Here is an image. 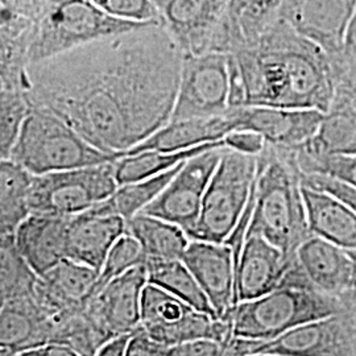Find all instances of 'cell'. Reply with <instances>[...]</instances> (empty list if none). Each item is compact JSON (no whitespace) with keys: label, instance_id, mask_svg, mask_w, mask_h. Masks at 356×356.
<instances>
[{"label":"cell","instance_id":"c3c4849f","mask_svg":"<svg viewBox=\"0 0 356 356\" xmlns=\"http://www.w3.org/2000/svg\"><path fill=\"white\" fill-rule=\"evenodd\" d=\"M251 356H276V355H251Z\"/></svg>","mask_w":356,"mask_h":356},{"label":"cell","instance_id":"5b68a950","mask_svg":"<svg viewBox=\"0 0 356 356\" xmlns=\"http://www.w3.org/2000/svg\"><path fill=\"white\" fill-rule=\"evenodd\" d=\"M10 159L35 176L116 160L113 154L91 145L63 119L44 108H32L26 116Z\"/></svg>","mask_w":356,"mask_h":356},{"label":"cell","instance_id":"d6a6232c","mask_svg":"<svg viewBox=\"0 0 356 356\" xmlns=\"http://www.w3.org/2000/svg\"><path fill=\"white\" fill-rule=\"evenodd\" d=\"M301 148L322 154H356L355 116L338 111L325 114L316 135Z\"/></svg>","mask_w":356,"mask_h":356},{"label":"cell","instance_id":"b9f144b4","mask_svg":"<svg viewBox=\"0 0 356 356\" xmlns=\"http://www.w3.org/2000/svg\"><path fill=\"white\" fill-rule=\"evenodd\" d=\"M168 347L156 342L143 329L135 331L127 344L126 356H166Z\"/></svg>","mask_w":356,"mask_h":356},{"label":"cell","instance_id":"bcb514c9","mask_svg":"<svg viewBox=\"0 0 356 356\" xmlns=\"http://www.w3.org/2000/svg\"><path fill=\"white\" fill-rule=\"evenodd\" d=\"M348 254L353 259V279L350 282L348 291L346 292L342 298V304L346 310H353V309H356V250L348 251Z\"/></svg>","mask_w":356,"mask_h":356},{"label":"cell","instance_id":"277c9868","mask_svg":"<svg viewBox=\"0 0 356 356\" xmlns=\"http://www.w3.org/2000/svg\"><path fill=\"white\" fill-rule=\"evenodd\" d=\"M342 312H346L342 302L318 291L296 257L277 289L236 304L227 321L235 338L268 342L298 326Z\"/></svg>","mask_w":356,"mask_h":356},{"label":"cell","instance_id":"1f68e13d","mask_svg":"<svg viewBox=\"0 0 356 356\" xmlns=\"http://www.w3.org/2000/svg\"><path fill=\"white\" fill-rule=\"evenodd\" d=\"M38 277L20 254L15 244V234L0 235V305L32 297Z\"/></svg>","mask_w":356,"mask_h":356},{"label":"cell","instance_id":"8fae6325","mask_svg":"<svg viewBox=\"0 0 356 356\" xmlns=\"http://www.w3.org/2000/svg\"><path fill=\"white\" fill-rule=\"evenodd\" d=\"M225 148H211L185 161L165 189L141 213L175 223L191 236L198 223L207 186Z\"/></svg>","mask_w":356,"mask_h":356},{"label":"cell","instance_id":"ba28073f","mask_svg":"<svg viewBox=\"0 0 356 356\" xmlns=\"http://www.w3.org/2000/svg\"><path fill=\"white\" fill-rule=\"evenodd\" d=\"M115 161L33 176L31 211L74 216L106 201L119 186L114 175Z\"/></svg>","mask_w":356,"mask_h":356},{"label":"cell","instance_id":"d590c367","mask_svg":"<svg viewBox=\"0 0 356 356\" xmlns=\"http://www.w3.org/2000/svg\"><path fill=\"white\" fill-rule=\"evenodd\" d=\"M145 263L147 256L141 248L140 243L128 232L124 234L115 243L104 260V264L99 272L98 291L110 281L124 275L134 268L145 266Z\"/></svg>","mask_w":356,"mask_h":356},{"label":"cell","instance_id":"5bb4252c","mask_svg":"<svg viewBox=\"0 0 356 356\" xmlns=\"http://www.w3.org/2000/svg\"><path fill=\"white\" fill-rule=\"evenodd\" d=\"M147 284V268L141 266L110 281L91 297L86 310L108 341L140 329L143 293Z\"/></svg>","mask_w":356,"mask_h":356},{"label":"cell","instance_id":"83f0119b","mask_svg":"<svg viewBox=\"0 0 356 356\" xmlns=\"http://www.w3.org/2000/svg\"><path fill=\"white\" fill-rule=\"evenodd\" d=\"M33 176L11 159L0 160V235L15 234L32 214L29 195Z\"/></svg>","mask_w":356,"mask_h":356},{"label":"cell","instance_id":"2e32d148","mask_svg":"<svg viewBox=\"0 0 356 356\" xmlns=\"http://www.w3.org/2000/svg\"><path fill=\"white\" fill-rule=\"evenodd\" d=\"M232 132L252 131L267 144L280 148H298L318 131L325 114L317 110H292L261 106L229 107L226 111Z\"/></svg>","mask_w":356,"mask_h":356},{"label":"cell","instance_id":"30bf717a","mask_svg":"<svg viewBox=\"0 0 356 356\" xmlns=\"http://www.w3.org/2000/svg\"><path fill=\"white\" fill-rule=\"evenodd\" d=\"M229 54L184 56L177 99L170 122L214 118L229 108Z\"/></svg>","mask_w":356,"mask_h":356},{"label":"cell","instance_id":"f35d334b","mask_svg":"<svg viewBox=\"0 0 356 356\" xmlns=\"http://www.w3.org/2000/svg\"><path fill=\"white\" fill-rule=\"evenodd\" d=\"M57 1L58 0H0V11L13 13L38 23Z\"/></svg>","mask_w":356,"mask_h":356},{"label":"cell","instance_id":"ac0fdd59","mask_svg":"<svg viewBox=\"0 0 356 356\" xmlns=\"http://www.w3.org/2000/svg\"><path fill=\"white\" fill-rule=\"evenodd\" d=\"M294 260L263 236L247 235L236 267V304L277 289Z\"/></svg>","mask_w":356,"mask_h":356},{"label":"cell","instance_id":"f6af8a7d","mask_svg":"<svg viewBox=\"0 0 356 356\" xmlns=\"http://www.w3.org/2000/svg\"><path fill=\"white\" fill-rule=\"evenodd\" d=\"M131 335L132 334H126L110 339L103 344L95 356H126V348Z\"/></svg>","mask_w":356,"mask_h":356},{"label":"cell","instance_id":"7a4b0ae2","mask_svg":"<svg viewBox=\"0 0 356 356\" xmlns=\"http://www.w3.org/2000/svg\"><path fill=\"white\" fill-rule=\"evenodd\" d=\"M229 107L330 111L335 92L330 57L281 17L254 42L229 53Z\"/></svg>","mask_w":356,"mask_h":356},{"label":"cell","instance_id":"cb8c5ba5","mask_svg":"<svg viewBox=\"0 0 356 356\" xmlns=\"http://www.w3.org/2000/svg\"><path fill=\"white\" fill-rule=\"evenodd\" d=\"M282 1L229 0L216 51L229 54L254 42L280 19Z\"/></svg>","mask_w":356,"mask_h":356},{"label":"cell","instance_id":"836d02e7","mask_svg":"<svg viewBox=\"0 0 356 356\" xmlns=\"http://www.w3.org/2000/svg\"><path fill=\"white\" fill-rule=\"evenodd\" d=\"M296 165L301 175H318L356 188V154H322L293 148Z\"/></svg>","mask_w":356,"mask_h":356},{"label":"cell","instance_id":"74e56055","mask_svg":"<svg viewBox=\"0 0 356 356\" xmlns=\"http://www.w3.org/2000/svg\"><path fill=\"white\" fill-rule=\"evenodd\" d=\"M301 175V173H300ZM301 182L304 186L326 191L331 195L339 198L344 204H348L356 213V188L332 178L318 175H301Z\"/></svg>","mask_w":356,"mask_h":356},{"label":"cell","instance_id":"9c48e42d","mask_svg":"<svg viewBox=\"0 0 356 356\" xmlns=\"http://www.w3.org/2000/svg\"><path fill=\"white\" fill-rule=\"evenodd\" d=\"M141 329L168 348L198 339L226 342L232 337L229 321L198 312L175 294L149 282L143 293Z\"/></svg>","mask_w":356,"mask_h":356},{"label":"cell","instance_id":"603a6c76","mask_svg":"<svg viewBox=\"0 0 356 356\" xmlns=\"http://www.w3.org/2000/svg\"><path fill=\"white\" fill-rule=\"evenodd\" d=\"M232 132L227 115L214 118L188 119L169 122L156 131L148 139L131 148L123 156L154 151V152H181L197 148L207 143L222 141ZM122 156V157H123Z\"/></svg>","mask_w":356,"mask_h":356},{"label":"cell","instance_id":"7402d4cb","mask_svg":"<svg viewBox=\"0 0 356 356\" xmlns=\"http://www.w3.org/2000/svg\"><path fill=\"white\" fill-rule=\"evenodd\" d=\"M51 343V327L35 294L0 305V356H17Z\"/></svg>","mask_w":356,"mask_h":356},{"label":"cell","instance_id":"d6986e66","mask_svg":"<svg viewBox=\"0 0 356 356\" xmlns=\"http://www.w3.org/2000/svg\"><path fill=\"white\" fill-rule=\"evenodd\" d=\"M70 218L32 213L15 231L17 251L38 277L67 259Z\"/></svg>","mask_w":356,"mask_h":356},{"label":"cell","instance_id":"ab89813d","mask_svg":"<svg viewBox=\"0 0 356 356\" xmlns=\"http://www.w3.org/2000/svg\"><path fill=\"white\" fill-rule=\"evenodd\" d=\"M225 147L236 151L259 156L266 149L267 141L260 135L252 131H234L229 134L225 139Z\"/></svg>","mask_w":356,"mask_h":356},{"label":"cell","instance_id":"7bdbcfd3","mask_svg":"<svg viewBox=\"0 0 356 356\" xmlns=\"http://www.w3.org/2000/svg\"><path fill=\"white\" fill-rule=\"evenodd\" d=\"M342 58L346 61V64L356 70V8L350 20V24L347 26Z\"/></svg>","mask_w":356,"mask_h":356},{"label":"cell","instance_id":"8992f818","mask_svg":"<svg viewBox=\"0 0 356 356\" xmlns=\"http://www.w3.org/2000/svg\"><path fill=\"white\" fill-rule=\"evenodd\" d=\"M145 24L116 19L88 0H58L35 24L28 61L41 63Z\"/></svg>","mask_w":356,"mask_h":356},{"label":"cell","instance_id":"ffe728a7","mask_svg":"<svg viewBox=\"0 0 356 356\" xmlns=\"http://www.w3.org/2000/svg\"><path fill=\"white\" fill-rule=\"evenodd\" d=\"M127 234V220L92 209L72 216L67 231V259L101 272L115 243Z\"/></svg>","mask_w":356,"mask_h":356},{"label":"cell","instance_id":"60d3db41","mask_svg":"<svg viewBox=\"0 0 356 356\" xmlns=\"http://www.w3.org/2000/svg\"><path fill=\"white\" fill-rule=\"evenodd\" d=\"M330 111L346 113L356 118V76L339 81L335 85Z\"/></svg>","mask_w":356,"mask_h":356},{"label":"cell","instance_id":"f546056e","mask_svg":"<svg viewBox=\"0 0 356 356\" xmlns=\"http://www.w3.org/2000/svg\"><path fill=\"white\" fill-rule=\"evenodd\" d=\"M182 165L184 163L154 177L119 185L110 198L94 206L92 210L102 214L122 216L128 222L152 204L177 175Z\"/></svg>","mask_w":356,"mask_h":356},{"label":"cell","instance_id":"3957f363","mask_svg":"<svg viewBox=\"0 0 356 356\" xmlns=\"http://www.w3.org/2000/svg\"><path fill=\"white\" fill-rule=\"evenodd\" d=\"M247 235H260L294 260L312 235L300 170L291 148L267 144L259 154L254 204Z\"/></svg>","mask_w":356,"mask_h":356},{"label":"cell","instance_id":"e575fe53","mask_svg":"<svg viewBox=\"0 0 356 356\" xmlns=\"http://www.w3.org/2000/svg\"><path fill=\"white\" fill-rule=\"evenodd\" d=\"M32 111L28 91L0 90V159H10L13 145Z\"/></svg>","mask_w":356,"mask_h":356},{"label":"cell","instance_id":"484cf974","mask_svg":"<svg viewBox=\"0 0 356 356\" xmlns=\"http://www.w3.org/2000/svg\"><path fill=\"white\" fill-rule=\"evenodd\" d=\"M127 232L140 243L147 261L182 260L191 243L177 225L144 213L128 220Z\"/></svg>","mask_w":356,"mask_h":356},{"label":"cell","instance_id":"7c38bea8","mask_svg":"<svg viewBox=\"0 0 356 356\" xmlns=\"http://www.w3.org/2000/svg\"><path fill=\"white\" fill-rule=\"evenodd\" d=\"M251 355L356 356L353 314L346 310L298 326L276 339L257 342Z\"/></svg>","mask_w":356,"mask_h":356},{"label":"cell","instance_id":"52a82bcc","mask_svg":"<svg viewBox=\"0 0 356 356\" xmlns=\"http://www.w3.org/2000/svg\"><path fill=\"white\" fill-rule=\"evenodd\" d=\"M257 168L259 156L223 149L191 241L225 243L229 239L251 201Z\"/></svg>","mask_w":356,"mask_h":356},{"label":"cell","instance_id":"8d00e7d4","mask_svg":"<svg viewBox=\"0 0 356 356\" xmlns=\"http://www.w3.org/2000/svg\"><path fill=\"white\" fill-rule=\"evenodd\" d=\"M116 19L134 23H161L154 0H88Z\"/></svg>","mask_w":356,"mask_h":356},{"label":"cell","instance_id":"f1b7e54d","mask_svg":"<svg viewBox=\"0 0 356 356\" xmlns=\"http://www.w3.org/2000/svg\"><path fill=\"white\" fill-rule=\"evenodd\" d=\"M225 147V141L207 143L197 148L181 152H147L128 154L118 159L114 163V175L118 185L136 182L154 177L188 161L191 157L206 152L211 148Z\"/></svg>","mask_w":356,"mask_h":356},{"label":"cell","instance_id":"6da1fadb","mask_svg":"<svg viewBox=\"0 0 356 356\" xmlns=\"http://www.w3.org/2000/svg\"><path fill=\"white\" fill-rule=\"evenodd\" d=\"M184 54L161 23L29 65L28 97L120 159L172 119Z\"/></svg>","mask_w":356,"mask_h":356},{"label":"cell","instance_id":"ee69618b","mask_svg":"<svg viewBox=\"0 0 356 356\" xmlns=\"http://www.w3.org/2000/svg\"><path fill=\"white\" fill-rule=\"evenodd\" d=\"M17 356H81L74 348L61 343H47Z\"/></svg>","mask_w":356,"mask_h":356},{"label":"cell","instance_id":"44dd1931","mask_svg":"<svg viewBox=\"0 0 356 356\" xmlns=\"http://www.w3.org/2000/svg\"><path fill=\"white\" fill-rule=\"evenodd\" d=\"M296 257L306 277L318 291L342 302L353 279V259L347 250L312 234L301 244Z\"/></svg>","mask_w":356,"mask_h":356},{"label":"cell","instance_id":"7dc6e473","mask_svg":"<svg viewBox=\"0 0 356 356\" xmlns=\"http://www.w3.org/2000/svg\"><path fill=\"white\" fill-rule=\"evenodd\" d=\"M351 312V314H353V318H354V323H355V329H356V309H353V310H350Z\"/></svg>","mask_w":356,"mask_h":356},{"label":"cell","instance_id":"4fadbf2b","mask_svg":"<svg viewBox=\"0 0 356 356\" xmlns=\"http://www.w3.org/2000/svg\"><path fill=\"white\" fill-rule=\"evenodd\" d=\"M161 24L184 56L216 51L229 0H154Z\"/></svg>","mask_w":356,"mask_h":356},{"label":"cell","instance_id":"e0dca14e","mask_svg":"<svg viewBox=\"0 0 356 356\" xmlns=\"http://www.w3.org/2000/svg\"><path fill=\"white\" fill-rule=\"evenodd\" d=\"M214 309L216 318L227 321L236 305V254L227 243L191 241L182 257Z\"/></svg>","mask_w":356,"mask_h":356},{"label":"cell","instance_id":"d4e9b609","mask_svg":"<svg viewBox=\"0 0 356 356\" xmlns=\"http://www.w3.org/2000/svg\"><path fill=\"white\" fill-rule=\"evenodd\" d=\"M302 194L310 232L347 251L356 250L355 211L326 191L302 185Z\"/></svg>","mask_w":356,"mask_h":356},{"label":"cell","instance_id":"9a60e30c","mask_svg":"<svg viewBox=\"0 0 356 356\" xmlns=\"http://www.w3.org/2000/svg\"><path fill=\"white\" fill-rule=\"evenodd\" d=\"M355 8L356 0H284L280 17L335 61L343 54L347 26Z\"/></svg>","mask_w":356,"mask_h":356},{"label":"cell","instance_id":"4dcf8cb0","mask_svg":"<svg viewBox=\"0 0 356 356\" xmlns=\"http://www.w3.org/2000/svg\"><path fill=\"white\" fill-rule=\"evenodd\" d=\"M145 268L149 284L163 288L198 312L216 318L209 298L182 260L147 261Z\"/></svg>","mask_w":356,"mask_h":356},{"label":"cell","instance_id":"4316f807","mask_svg":"<svg viewBox=\"0 0 356 356\" xmlns=\"http://www.w3.org/2000/svg\"><path fill=\"white\" fill-rule=\"evenodd\" d=\"M99 270L65 259L40 277L41 288L57 302L69 307H86L98 291Z\"/></svg>","mask_w":356,"mask_h":356}]
</instances>
